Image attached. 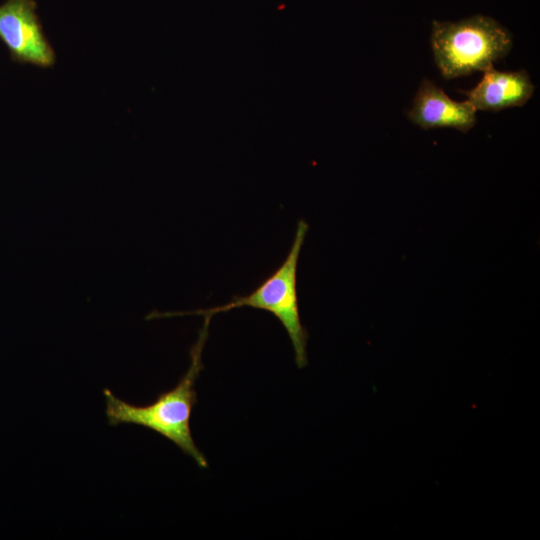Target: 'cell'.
<instances>
[{
    "label": "cell",
    "instance_id": "obj_3",
    "mask_svg": "<svg viewBox=\"0 0 540 540\" xmlns=\"http://www.w3.org/2000/svg\"><path fill=\"white\" fill-rule=\"evenodd\" d=\"M308 228V224L304 220L298 222L286 258L255 290L247 295L234 296L230 302L224 305L194 313L212 318L216 314L245 306L267 311L280 321L287 332L298 368L305 367L308 362L306 354L308 333L301 323L299 313L297 265Z\"/></svg>",
    "mask_w": 540,
    "mask_h": 540
},
{
    "label": "cell",
    "instance_id": "obj_5",
    "mask_svg": "<svg viewBox=\"0 0 540 540\" xmlns=\"http://www.w3.org/2000/svg\"><path fill=\"white\" fill-rule=\"evenodd\" d=\"M407 117L425 130L455 128L466 133L476 123V109L468 100L456 102L435 83L423 79Z\"/></svg>",
    "mask_w": 540,
    "mask_h": 540
},
{
    "label": "cell",
    "instance_id": "obj_4",
    "mask_svg": "<svg viewBox=\"0 0 540 540\" xmlns=\"http://www.w3.org/2000/svg\"><path fill=\"white\" fill-rule=\"evenodd\" d=\"M0 40L11 60L41 69L52 68L56 53L49 42L35 0H6L0 5Z\"/></svg>",
    "mask_w": 540,
    "mask_h": 540
},
{
    "label": "cell",
    "instance_id": "obj_2",
    "mask_svg": "<svg viewBox=\"0 0 540 540\" xmlns=\"http://www.w3.org/2000/svg\"><path fill=\"white\" fill-rule=\"evenodd\" d=\"M434 61L446 80L484 72L512 47L510 32L491 17L475 15L457 22H432Z\"/></svg>",
    "mask_w": 540,
    "mask_h": 540
},
{
    "label": "cell",
    "instance_id": "obj_6",
    "mask_svg": "<svg viewBox=\"0 0 540 540\" xmlns=\"http://www.w3.org/2000/svg\"><path fill=\"white\" fill-rule=\"evenodd\" d=\"M534 85L526 70L502 72L493 66L484 71L478 85L469 91H460L477 110L498 112L523 106L533 96Z\"/></svg>",
    "mask_w": 540,
    "mask_h": 540
},
{
    "label": "cell",
    "instance_id": "obj_1",
    "mask_svg": "<svg viewBox=\"0 0 540 540\" xmlns=\"http://www.w3.org/2000/svg\"><path fill=\"white\" fill-rule=\"evenodd\" d=\"M210 320L211 317L205 316L199 339L191 350V364L186 374L173 389L161 393L151 404L136 406L104 389L106 416L110 425L133 424L151 429L173 442L201 468H207L208 461L194 442L190 420L197 403L195 383L203 369L202 351Z\"/></svg>",
    "mask_w": 540,
    "mask_h": 540
}]
</instances>
